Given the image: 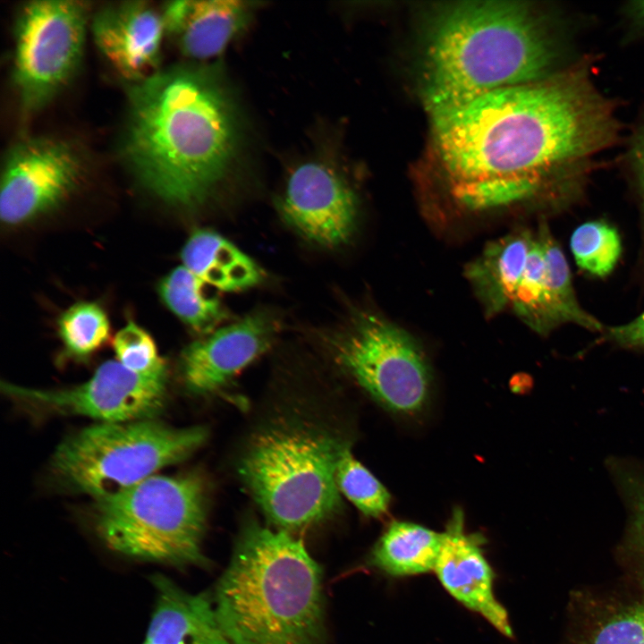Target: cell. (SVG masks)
Masks as SVG:
<instances>
[{
	"label": "cell",
	"mask_w": 644,
	"mask_h": 644,
	"mask_svg": "<svg viewBox=\"0 0 644 644\" xmlns=\"http://www.w3.org/2000/svg\"><path fill=\"white\" fill-rule=\"evenodd\" d=\"M57 325L66 352L79 359L98 350L110 333L106 313L96 302L75 303L60 316Z\"/></svg>",
	"instance_id": "cell-24"
},
{
	"label": "cell",
	"mask_w": 644,
	"mask_h": 644,
	"mask_svg": "<svg viewBox=\"0 0 644 644\" xmlns=\"http://www.w3.org/2000/svg\"><path fill=\"white\" fill-rule=\"evenodd\" d=\"M275 329L270 315L257 312L193 342L181 356L186 388L199 394L219 389L269 347Z\"/></svg>",
	"instance_id": "cell-15"
},
{
	"label": "cell",
	"mask_w": 644,
	"mask_h": 644,
	"mask_svg": "<svg viewBox=\"0 0 644 644\" xmlns=\"http://www.w3.org/2000/svg\"><path fill=\"white\" fill-rule=\"evenodd\" d=\"M432 122L449 194L471 212L544 195L566 200L583 165L618 133L614 106L579 65L491 91Z\"/></svg>",
	"instance_id": "cell-1"
},
{
	"label": "cell",
	"mask_w": 644,
	"mask_h": 644,
	"mask_svg": "<svg viewBox=\"0 0 644 644\" xmlns=\"http://www.w3.org/2000/svg\"><path fill=\"white\" fill-rule=\"evenodd\" d=\"M605 336L622 347H644V311L629 323L607 328Z\"/></svg>",
	"instance_id": "cell-29"
},
{
	"label": "cell",
	"mask_w": 644,
	"mask_h": 644,
	"mask_svg": "<svg viewBox=\"0 0 644 644\" xmlns=\"http://www.w3.org/2000/svg\"><path fill=\"white\" fill-rule=\"evenodd\" d=\"M466 276L489 315L510 309L543 335L564 323L551 296L539 226L488 243Z\"/></svg>",
	"instance_id": "cell-10"
},
{
	"label": "cell",
	"mask_w": 644,
	"mask_h": 644,
	"mask_svg": "<svg viewBox=\"0 0 644 644\" xmlns=\"http://www.w3.org/2000/svg\"><path fill=\"white\" fill-rule=\"evenodd\" d=\"M279 209L302 236L322 246L336 247L352 234L357 200L349 185L331 167L309 161L290 174Z\"/></svg>",
	"instance_id": "cell-13"
},
{
	"label": "cell",
	"mask_w": 644,
	"mask_h": 644,
	"mask_svg": "<svg viewBox=\"0 0 644 644\" xmlns=\"http://www.w3.org/2000/svg\"><path fill=\"white\" fill-rule=\"evenodd\" d=\"M113 347L117 361L133 372L152 374L167 370L150 335L132 321L117 332Z\"/></svg>",
	"instance_id": "cell-28"
},
{
	"label": "cell",
	"mask_w": 644,
	"mask_h": 644,
	"mask_svg": "<svg viewBox=\"0 0 644 644\" xmlns=\"http://www.w3.org/2000/svg\"><path fill=\"white\" fill-rule=\"evenodd\" d=\"M206 438L201 427L176 428L154 419L101 422L60 444L52 469L64 486L98 500L182 462Z\"/></svg>",
	"instance_id": "cell-7"
},
{
	"label": "cell",
	"mask_w": 644,
	"mask_h": 644,
	"mask_svg": "<svg viewBox=\"0 0 644 644\" xmlns=\"http://www.w3.org/2000/svg\"><path fill=\"white\" fill-rule=\"evenodd\" d=\"M443 533L408 521H393L375 545L369 562L392 577L434 571Z\"/></svg>",
	"instance_id": "cell-21"
},
{
	"label": "cell",
	"mask_w": 644,
	"mask_h": 644,
	"mask_svg": "<svg viewBox=\"0 0 644 644\" xmlns=\"http://www.w3.org/2000/svg\"><path fill=\"white\" fill-rule=\"evenodd\" d=\"M183 266L205 284L223 291H239L260 283L259 267L216 232L199 229L184 244Z\"/></svg>",
	"instance_id": "cell-20"
},
{
	"label": "cell",
	"mask_w": 644,
	"mask_h": 644,
	"mask_svg": "<svg viewBox=\"0 0 644 644\" xmlns=\"http://www.w3.org/2000/svg\"><path fill=\"white\" fill-rule=\"evenodd\" d=\"M207 488L195 472L153 475L95 500L93 526L111 550L171 566L203 565Z\"/></svg>",
	"instance_id": "cell-6"
},
{
	"label": "cell",
	"mask_w": 644,
	"mask_h": 644,
	"mask_svg": "<svg viewBox=\"0 0 644 644\" xmlns=\"http://www.w3.org/2000/svg\"><path fill=\"white\" fill-rule=\"evenodd\" d=\"M252 4L238 0L168 2L161 11L165 32L184 55L211 58L247 27Z\"/></svg>",
	"instance_id": "cell-18"
},
{
	"label": "cell",
	"mask_w": 644,
	"mask_h": 644,
	"mask_svg": "<svg viewBox=\"0 0 644 644\" xmlns=\"http://www.w3.org/2000/svg\"><path fill=\"white\" fill-rule=\"evenodd\" d=\"M205 284L184 266L177 267L159 283L165 304L182 321L199 333H210L226 312L221 302L204 292Z\"/></svg>",
	"instance_id": "cell-22"
},
{
	"label": "cell",
	"mask_w": 644,
	"mask_h": 644,
	"mask_svg": "<svg viewBox=\"0 0 644 644\" xmlns=\"http://www.w3.org/2000/svg\"><path fill=\"white\" fill-rule=\"evenodd\" d=\"M89 12L88 3L73 0L31 1L20 10L13 80L25 112L45 106L76 71Z\"/></svg>",
	"instance_id": "cell-9"
},
{
	"label": "cell",
	"mask_w": 644,
	"mask_h": 644,
	"mask_svg": "<svg viewBox=\"0 0 644 644\" xmlns=\"http://www.w3.org/2000/svg\"><path fill=\"white\" fill-rule=\"evenodd\" d=\"M94 40L115 72L131 84L158 71L165 35L162 13L143 1L100 9L91 24Z\"/></svg>",
	"instance_id": "cell-16"
},
{
	"label": "cell",
	"mask_w": 644,
	"mask_h": 644,
	"mask_svg": "<svg viewBox=\"0 0 644 644\" xmlns=\"http://www.w3.org/2000/svg\"><path fill=\"white\" fill-rule=\"evenodd\" d=\"M539 227L545 247L550 292L563 322L573 323L593 331L602 330V324L579 304L572 284L567 261L548 226L546 223H541Z\"/></svg>",
	"instance_id": "cell-25"
},
{
	"label": "cell",
	"mask_w": 644,
	"mask_h": 644,
	"mask_svg": "<svg viewBox=\"0 0 644 644\" xmlns=\"http://www.w3.org/2000/svg\"><path fill=\"white\" fill-rule=\"evenodd\" d=\"M560 644H644V592L597 588L573 591Z\"/></svg>",
	"instance_id": "cell-17"
},
{
	"label": "cell",
	"mask_w": 644,
	"mask_h": 644,
	"mask_svg": "<svg viewBox=\"0 0 644 644\" xmlns=\"http://www.w3.org/2000/svg\"><path fill=\"white\" fill-rule=\"evenodd\" d=\"M608 469L627 511L622 553L640 565L638 582L644 592V462L616 458Z\"/></svg>",
	"instance_id": "cell-23"
},
{
	"label": "cell",
	"mask_w": 644,
	"mask_h": 644,
	"mask_svg": "<svg viewBox=\"0 0 644 644\" xmlns=\"http://www.w3.org/2000/svg\"><path fill=\"white\" fill-rule=\"evenodd\" d=\"M321 570L302 542L248 523L213 605L230 644H325Z\"/></svg>",
	"instance_id": "cell-4"
},
{
	"label": "cell",
	"mask_w": 644,
	"mask_h": 644,
	"mask_svg": "<svg viewBox=\"0 0 644 644\" xmlns=\"http://www.w3.org/2000/svg\"><path fill=\"white\" fill-rule=\"evenodd\" d=\"M151 581L156 600L141 644H230L208 595L187 592L161 574Z\"/></svg>",
	"instance_id": "cell-19"
},
{
	"label": "cell",
	"mask_w": 644,
	"mask_h": 644,
	"mask_svg": "<svg viewBox=\"0 0 644 644\" xmlns=\"http://www.w3.org/2000/svg\"><path fill=\"white\" fill-rule=\"evenodd\" d=\"M334 351L338 363L387 409L414 413L425 405L431 383L428 361L414 338L394 322L357 313Z\"/></svg>",
	"instance_id": "cell-8"
},
{
	"label": "cell",
	"mask_w": 644,
	"mask_h": 644,
	"mask_svg": "<svg viewBox=\"0 0 644 644\" xmlns=\"http://www.w3.org/2000/svg\"><path fill=\"white\" fill-rule=\"evenodd\" d=\"M349 447L327 432L276 426L252 439L239 473L268 521L292 534L328 520L341 508L336 470Z\"/></svg>",
	"instance_id": "cell-5"
},
{
	"label": "cell",
	"mask_w": 644,
	"mask_h": 644,
	"mask_svg": "<svg viewBox=\"0 0 644 644\" xmlns=\"http://www.w3.org/2000/svg\"><path fill=\"white\" fill-rule=\"evenodd\" d=\"M339 490L365 515L380 517L388 510L390 495L385 487L352 455L350 447L336 470Z\"/></svg>",
	"instance_id": "cell-27"
},
{
	"label": "cell",
	"mask_w": 644,
	"mask_h": 644,
	"mask_svg": "<svg viewBox=\"0 0 644 644\" xmlns=\"http://www.w3.org/2000/svg\"><path fill=\"white\" fill-rule=\"evenodd\" d=\"M241 134L238 106L218 65H174L131 84L123 157L168 204L203 205L228 174Z\"/></svg>",
	"instance_id": "cell-2"
},
{
	"label": "cell",
	"mask_w": 644,
	"mask_h": 644,
	"mask_svg": "<svg viewBox=\"0 0 644 644\" xmlns=\"http://www.w3.org/2000/svg\"><path fill=\"white\" fill-rule=\"evenodd\" d=\"M81 165L77 152L58 140L34 138L13 146L2 174V221L22 223L58 206L78 184Z\"/></svg>",
	"instance_id": "cell-12"
},
{
	"label": "cell",
	"mask_w": 644,
	"mask_h": 644,
	"mask_svg": "<svg viewBox=\"0 0 644 644\" xmlns=\"http://www.w3.org/2000/svg\"><path fill=\"white\" fill-rule=\"evenodd\" d=\"M167 370L140 374L117 360L102 363L86 382L46 390L3 383V393L21 406L44 414L78 415L101 422L154 419L166 399Z\"/></svg>",
	"instance_id": "cell-11"
},
{
	"label": "cell",
	"mask_w": 644,
	"mask_h": 644,
	"mask_svg": "<svg viewBox=\"0 0 644 644\" xmlns=\"http://www.w3.org/2000/svg\"><path fill=\"white\" fill-rule=\"evenodd\" d=\"M626 158L637 182L644 208V121L631 136Z\"/></svg>",
	"instance_id": "cell-30"
},
{
	"label": "cell",
	"mask_w": 644,
	"mask_h": 644,
	"mask_svg": "<svg viewBox=\"0 0 644 644\" xmlns=\"http://www.w3.org/2000/svg\"><path fill=\"white\" fill-rule=\"evenodd\" d=\"M571 29L530 3L469 1L440 10L428 34L423 97L431 116L570 67Z\"/></svg>",
	"instance_id": "cell-3"
},
{
	"label": "cell",
	"mask_w": 644,
	"mask_h": 644,
	"mask_svg": "<svg viewBox=\"0 0 644 644\" xmlns=\"http://www.w3.org/2000/svg\"><path fill=\"white\" fill-rule=\"evenodd\" d=\"M571 249L578 266L597 276L608 275L622 252L616 229L604 221H590L577 227L571 237Z\"/></svg>",
	"instance_id": "cell-26"
},
{
	"label": "cell",
	"mask_w": 644,
	"mask_h": 644,
	"mask_svg": "<svg viewBox=\"0 0 644 644\" xmlns=\"http://www.w3.org/2000/svg\"><path fill=\"white\" fill-rule=\"evenodd\" d=\"M482 543L479 535L465 530L463 514L456 510L443 533L434 572L456 601L483 617L505 637H513L508 614L496 597L495 573L484 555Z\"/></svg>",
	"instance_id": "cell-14"
},
{
	"label": "cell",
	"mask_w": 644,
	"mask_h": 644,
	"mask_svg": "<svg viewBox=\"0 0 644 644\" xmlns=\"http://www.w3.org/2000/svg\"><path fill=\"white\" fill-rule=\"evenodd\" d=\"M623 14L628 29L637 36H644V0L628 2Z\"/></svg>",
	"instance_id": "cell-31"
}]
</instances>
